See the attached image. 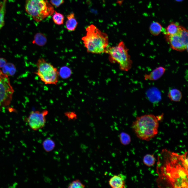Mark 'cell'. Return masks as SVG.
<instances>
[{
  "instance_id": "1",
  "label": "cell",
  "mask_w": 188,
  "mask_h": 188,
  "mask_svg": "<svg viewBox=\"0 0 188 188\" xmlns=\"http://www.w3.org/2000/svg\"><path fill=\"white\" fill-rule=\"evenodd\" d=\"M158 157V185L161 187L187 188V152L179 155L164 149Z\"/></svg>"
},
{
  "instance_id": "2",
  "label": "cell",
  "mask_w": 188,
  "mask_h": 188,
  "mask_svg": "<svg viewBox=\"0 0 188 188\" xmlns=\"http://www.w3.org/2000/svg\"><path fill=\"white\" fill-rule=\"evenodd\" d=\"M163 115L156 116L147 114L136 117L132 125V128L139 139L148 141L158 134L159 122Z\"/></svg>"
},
{
  "instance_id": "3",
  "label": "cell",
  "mask_w": 188,
  "mask_h": 188,
  "mask_svg": "<svg viewBox=\"0 0 188 188\" xmlns=\"http://www.w3.org/2000/svg\"><path fill=\"white\" fill-rule=\"evenodd\" d=\"M86 30V34L81 40L87 51L95 54L105 52L109 44L107 34L93 25L88 26Z\"/></svg>"
},
{
  "instance_id": "4",
  "label": "cell",
  "mask_w": 188,
  "mask_h": 188,
  "mask_svg": "<svg viewBox=\"0 0 188 188\" xmlns=\"http://www.w3.org/2000/svg\"><path fill=\"white\" fill-rule=\"evenodd\" d=\"M25 7L27 13L37 22L51 16L55 11L48 0H26Z\"/></svg>"
},
{
  "instance_id": "5",
  "label": "cell",
  "mask_w": 188,
  "mask_h": 188,
  "mask_svg": "<svg viewBox=\"0 0 188 188\" xmlns=\"http://www.w3.org/2000/svg\"><path fill=\"white\" fill-rule=\"evenodd\" d=\"M128 51L124 42L121 41L115 46L107 47L105 52L109 55L111 62L117 63L121 70L128 71L131 68L132 64Z\"/></svg>"
},
{
  "instance_id": "6",
  "label": "cell",
  "mask_w": 188,
  "mask_h": 188,
  "mask_svg": "<svg viewBox=\"0 0 188 188\" xmlns=\"http://www.w3.org/2000/svg\"><path fill=\"white\" fill-rule=\"evenodd\" d=\"M36 65L37 70L35 73L42 81L46 84H57L59 76L57 68L42 58L38 59Z\"/></svg>"
},
{
  "instance_id": "7",
  "label": "cell",
  "mask_w": 188,
  "mask_h": 188,
  "mask_svg": "<svg viewBox=\"0 0 188 188\" xmlns=\"http://www.w3.org/2000/svg\"><path fill=\"white\" fill-rule=\"evenodd\" d=\"M165 38L171 48L179 51L187 49L188 31L184 27L180 26L178 32L172 35H165Z\"/></svg>"
},
{
  "instance_id": "8",
  "label": "cell",
  "mask_w": 188,
  "mask_h": 188,
  "mask_svg": "<svg viewBox=\"0 0 188 188\" xmlns=\"http://www.w3.org/2000/svg\"><path fill=\"white\" fill-rule=\"evenodd\" d=\"M13 93L8 77L0 70V110L10 104Z\"/></svg>"
},
{
  "instance_id": "9",
  "label": "cell",
  "mask_w": 188,
  "mask_h": 188,
  "mask_svg": "<svg viewBox=\"0 0 188 188\" xmlns=\"http://www.w3.org/2000/svg\"><path fill=\"white\" fill-rule=\"evenodd\" d=\"M48 113V111L46 110L32 111L27 119L30 127L35 131L42 128L46 123V116Z\"/></svg>"
},
{
  "instance_id": "10",
  "label": "cell",
  "mask_w": 188,
  "mask_h": 188,
  "mask_svg": "<svg viewBox=\"0 0 188 188\" xmlns=\"http://www.w3.org/2000/svg\"><path fill=\"white\" fill-rule=\"evenodd\" d=\"M126 178L125 175L122 174L114 175L109 179V185L113 188H125Z\"/></svg>"
},
{
  "instance_id": "11",
  "label": "cell",
  "mask_w": 188,
  "mask_h": 188,
  "mask_svg": "<svg viewBox=\"0 0 188 188\" xmlns=\"http://www.w3.org/2000/svg\"><path fill=\"white\" fill-rule=\"evenodd\" d=\"M165 69L161 66L154 69L150 73L144 75V79L146 80L155 81L159 79L164 73Z\"/></svg>"
},
{
  "instance_id": "12",
  "label": "cell",
  "mask_w": 188,
  "mask_h": 188,
  "mask_svg": "<svg viewBox=\"0 0 188 188\" xmlns=\"http://www.w3.org/2000/svg\"><path fill=\"white\" fill-rule=\"evenodd\" d=\"M180 26L178 23L172 22L165 28H163L162 32L164 35H173L178 32Z\"/></svg>"
},
{
  "instance_id": "13",
  "label": "cell",
  "mask_w": 188,
  "mask_h": 188,
  "mask_svg": "<svg viewBox=\"0 0 188 188\" xmlns=\"http://www.w3.org/2000/svg\"><path fill=\"white\" fill-rule=\"evenodd\" d=\"M67 20L66 22V27L69 31H73L76 29L78 22L74 17V13H72L67 16Z\"/></svg>"
},
{
  "instance_id": "14",
  "label": "cell",
  "mask_w": 188,
  "mask_h": 188,
  "mask_svg": "<svg viewBox=\"0 0 188 188\" xmlns=\"http://www.w3.org/2000/svg\"><path fill=\"white\" fill-rule=\"evenodd\" d=\"M168 97L172 101L179 102L182 99V95L180 90L174 88L169 90L168 93Z\"/></svg>"
},
{
  "instance_id": "15",
  "label": "cell",
  "mask_w": 188,
  "mask_h": 188,
  "mask_svg": "<svg viewBox=\"0 0 188 188\" xmlns=\"http://www.w3.org/2000/svg\"><path fill=\"white\" fill-rule=\"evenodd\" d=\"M3 73L7 76L14 75L16 72V68L14 65L12 63H7L2 68V71Z\"/></svg>"
},
{
  "instance_id": "16",
  "label": "cell",
  "mask_w": 188,
  "mask_h": 188,
  "mask_svg": "<svg viewBox=\"0 0 188 188\" xmlns=\"http://www.w3.org/2000/svg\"><path fill=\"white\" fill-rule=\"evenodd\" d=\"M163 28L159 23L153 21L150 24L149 30L150 33L153 35L156 36L162 32Z\"/></svg>"
},
{
  "instance_id": "17",
  "label": "cell",
  "mask_w": 188,
  "mask_h": 188,
  "mask_svg": "<svg viewBox=\"0 0 188 188\" xmlns=\"http://www.w3.org/2000/svg\"><path fill=\"white\" fill-rule=\"evenodd\" d=\"M147 94L149 99L152 102H157L160 99L161 96L158 91L155 89L149 90Z\"/></svg>"
},
{
  "instance_id": "18",
  "label": "cell",
  "mask_w": 188,
  "mask_h": 188,
  "mask_svg": "<svg viewBox=\"0 0 188 188\" xmlns=\"http://www.w3.org/2000/svg\"><path fill=\"white\" fill-rule=\"evenodd\" d=\"M7 0H3L0 2V29L4 24V16L5 13L6 3Z\"/></svg>"
},
{
  "instance_id": "19",
  "label": "cell",
  "mask_w": 188,
  "mask_h": 188,
  "mask_svg": "<svg viewBox=\"0 0 188 188\" xmlns=\"http://www.w3.org/2000/svg\"><path fill=\"white\" fill-rule=\"evenodd\" d=\"M46 37L43 34L41 33H38L35 35L33 43L39 46H42L46 44Z\"/></svg>"
},
{
  "instance_id": "20",
  "label": "cell",
  "mask_w": 188,
  "mask_h": 188,
  "mask_svg": "<svg viewBox=\"0 0 188 188\" xmlns=\"http://www.w3.org/2000/svg\"><path fill=\"white\" fill-rule=\"evenodd\" d=\"M156 158L153 154H148L143 157V162L148 167H151L155 164Z\"/></svg>"
},
{
  "instance_id": "21",
  "label": "cell",
  "mask_w": 188,
  "mask_h": 188,
  "mask_svg": "<svg viewBox=\"0 0 188 188\" xmlns=\"http://www.w3.org/2000/svg\"><path fill=\"white\" fill-rule=\"evenodd\" d=\"M119 138L121 144L124 145L129 144L131 142V139L129 134L124 132H122L119 135Z\"/></svg>"
},
{
  "instance_id": "22",
  "label": "cell",
  "mask_w": 188,
  "mask_h": 188,
  "mask_svg": "<svg viewBox=\"0 0 188 188\" xmlns=\"http://www.w3.org/2000/svg\"><path fill=\"white\" fill-rule=\"evenodd\" d=\"M59 72V76L63 79H66L68 78L72 74V71L70 69L66 66L61 67Z\"/></svg>"
},
{
  "instance_id": "23",
  "label": "cell",
  "mask_w": 188,
  "mask_h": 188,
  "mask_svg": "<svg viewBox=\"0 0 188 188\" xmlns=\"http://www.w3.org/2000/svg\"><path fill=\"white\" fill-rule=\"evenodd\" d=\"M52 16V20L54 22L58 25H61L63 24L64 17L63 15L55 11Z\"/></svg>"
},
{
  "instance_id": "24",
  "label": "cell",
  "mask_w": 188,
  "mask_h": 188,
  "mask_svg": "<svg viewBox=\"0 0 188 188\" xmlns=\"http://www.w3.org/2000/svg\"><path fill=\"white\" fill-rule=\"evenodd\" d=\"M43 145L45 151L49 152L53 149L55 146V144L52 140L50 138H47L43 142Z\"/></svg>"
},
{
  "instance_id": "25",
  "label": "cell",
  "mask_w": 188,
  "mask_h": 188,
  "mask_svg": "<svg viewBox=\"0 0 188 188\" xmlns=\"http://www.w3.org/2000/svg\"><path fill=\"white\" fill-rule=\"evenodd\" d=\"M85 186L79 179L73 180L68 186V188H84Z\"/></svg>"
},
{
  "instance_id": "26",
  "label": "cell",
  "mask_w": 188,
  "mask_h": 188,
  "mask_svg": "<svg viewBox=\"0 0 188 188\" xmlns=\"http://www.w3.org/2000/svg\"><path fill=\"white\" fill-rule=\"evenodd\" d=\"M51 4L56 7H58L64 2V0H50Z\"/></svg>"
},
{
  "instance_id": "27",
  "label": "cell",
  "mask_w": 188,
  "mask_h": 188,
  "mask_svg": "<svg viewBox=\"0 0 188 188\" xmlns=\"http://www.w3.org/2000/svg\"><path fill=\"white\" fill-rule=\"evenodd\" d=\"M7 63L5 59L3 58H0V68H2Z\"/></svg>"
},
{
  "instance_id": "28",
  "label": "cell",
  "mask_w": 188,
  "mask_h": 188,
  "mask_svg": "<svg viewBox=\"0 0 188 188\" xmlns=\"http://www.w3.org/2000/svg\"><path fill=\"white\" fill-rule=\"evenodd\" d=\"M69 115L67 114L68 116L69 117V118H70L71 119L77 117L75 113H67Z\"/></svg>"
},
{
  "instance_id": "29",
  "label": "cell",
  "mask_w": 188,
  "mask_h": 188,
  "mask_svg": "<svg viewBox=\"0 0 188 188\" xmlns=\"http://www.w3.org/2000/svg\"><path fill=\"white\" fill-rule=\"evenodd\" d=\"M176 1L178 2H180L182 1L183 0H175Z\"/></svg>"
}]
</instances>
